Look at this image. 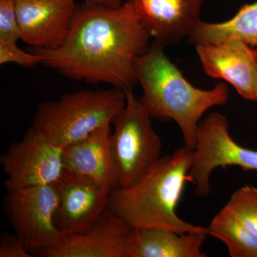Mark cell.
Instances as JSON below:
<instances>
[{
	"label": "cell",
	"instance_id": "1",
	"mask_svg": "<svg viewBox=\"0 0 257 257\" xmlns=\"http://www.w3.org/2000/svg\"><path fill=\"white\" fill-rule=\"evenodd\" d=\"M151 37L135 14L133 0L116 9L84 3L77 5L60 47H32L30 52L67 78L126 92L138 83L135 61L148 49Z\"/></svg>",
	"mask_w": 257,
	"mask_h": 257
},
{
	"label": "cell",
	"instance_id": "2",
	"mask_svg": "<svg viewBox=\"0 0 257 257\" xmlns=\"http://www.w3.org/2000/svg\"><path fill=\"white\" fill-rule=\"evenodd\" d=\"M164 48L154 42L135 61L137 82L143 89L139 99L152 119L175 121L183 135L184 146L194 150L201 118L213 106L226 104L229 88L224 82L211 89L194 87L171 62Z\"/></svg>",
	"mask_w": 257,
	"mask_h": 257
},
{
	"label": "cell",
	"instance_id": "3",
	"mask_svg": "<svg viewBox=\"0 0 257 257\" xmlns=\"http://www.w3.org/2000/svg\"><path fill=\"white\" fill-rule=\"evenodd\" d=\"M194 150L185 146L161 157L136 184L109 194L108 207L134 229H164L179 233H204L207 227L190 224L177 213L194 163Z\"/></svg>",
	"mask_w": 257,
	"mask_h": 257
},
{
	"label": "cell",
	"instance_id": "4",
	"mask_svg": "<svg viewBox=\"0 0 257 257\" xmlns=\"http://www.w3.org/2000/svg\"><path fill=\"white\" fill-rule=\"evenodd\" d=\"M126 92L117 88L80 90L37 106L30 130L66 147L82 141L111 121L126 105Z\"/></svg>",
	"mask_w": 257,
	"mask_h": 257
},
{
	"label": "cell",
	"instance_id": "5",
	"mask_svg": "<svg viewBox=\"0 0 257 257\" xmlns=\"http://www.w3.org/2000/svg\"><path fill=\"white\" fill-rule=\"evenodd\" d=\"M126 105L111 121V155L119 187L136 184L161 159L162 140L152 127V118L133 89L126 91Z\"/></svg>",
	"mask_w": 257,
	"mask_h": 257
},
{
	"label": "cell",
	"instance_id": "6",
	"mask_svg": "<svg viewBox=\"0 0 257 257\" xmlns=\"http://www.w3.org/2000/svg\"><path fill=\"white\" fill-rule=\"evenodd\" d=\"M228 166L257 171V150L236 143L230 135L226 116L212 112L200 121L197 128L194 163L189 173L190 182L195 185L196 194L207 197L211 192L213 171Z\"/></svg>",
	"mask_w": 257,
	"mask_h": 257
},
{
	"label": "cell",
	"instance_id": "7",
	"mask_svg": "<svg viewBox=\"0 0 257 257\" xmlns=\"http://www.w3.org/2000/svg\"><path fill=\"white\" fill-rule=\"evenodd\" d=\"M59 202L55 184L11 191L5 197L8 219L32 255L50 247L62 237L55 221Z\"/></svg>",
	"mask_w": 257,
	"mask_h": 257
},
{
	"label": "cell",
	"instance_id": "8",
	"mask_svg": "<svg viewBox=\"0 0 257 257\" xmlns=\"http://www.w3.org/2000/svg\"><path fill=\"white\" fill-rule=\"evenodd\" d=\"M62 152L63 147L28 128L23 140L11 144L0 157L5 188L11 192L55 183L64 171Z\"/></svg>",
	"mask_w": 257,
	"mask_h": 257
},
{
	"label": "cell",
	"instance_id": "9",
	"mask_svg": "<svg viewBox=\"0 0 257 257\" xmlns=\"http://www.w3.org/2000/svg\"><path fill=\"white\" fill-rule=\"evenodd\" d=\"M137 229L109 207L85 231L64 235L36 256L42 257H134Z\"/></svg>",
	"mask_w": 257,
	"mask_h": 257
},
{
	"label": "cell",
	"instance_id": "10",
	"mask_svg": "<svg viewBox=\"0 0 257 257\" xmlns=\"http://www.w3.org/2000/svg\"><path fill=\"white\" fill-rule=\"evenodd\" d=\"M54 184L60 197L55 225L62 236L85 231L108 208L111 191L90 179L64 169Z\"/></svg>",
	"mask_w": 257,
	"mask_h": 257
},
{
	"label": "cell",
	"instance_id": "11",
	"mask_svg": "<svg viewBox=\"0 0 257 257\" xmlns=\"http://www.w3.org/2000/svg\"><path fill=\"white\" fill-rule=\"evenodd\" d=\"M21 40L32 47L55 49L68 34L76 0H15Z\"/></svg>",
	"mask_w": 257,
	"mask_h": 257
},
{
	"label": "cell",
	"instance_id": "12",
	"mask_svg": "<svg viewBox=\"0 0 257 257\" xmlns=\"http://www.w3.org/2000/svg\"><path fill=\"white\" fill-rule=\"evenodd\" d=\"M209 77L229 82L246 100L257 101V51L239 40L196 45Z\"/></svg>",
	"mask_w": 257,
	"mask_h": 257
},
{
	"label": "cell",
	"instance_id": "13",
	"mask_svg": "<svg viewBox=\"0 0 257 257\" xmlns=\"http://www.w3.org/2000/svg\"><path fill=\"white\" fill-rule=\"evenodd\" d=\"M203 0H133L135 14L155 42L174 45L200 21Z\"/></svg>",
	"mask_w": 257,
	"mask_h": 257
},
{
	"label": "cell",
	"instance_id": "14",
	"mask_svg": "<svg viewBox=\"0 0 257 257\" xmlns=\"http://www.w3.org/2000/svg\"><path fill=\"white\" fill-rule=\"evenodd\" d=\"M111 124L96 128L79 143L64 147V169L111 191L119 187L110 147Z\"/></svg>",
	"mask_w": 257,
	"mask_h": 257
},
{
	"label": "cell",
	"instance_id": "15",
	"mask_svg": "<svg viewBox=\"0 0 257 257\" xmlns=\"http://www.w3.org/2000/svg\"><path fill=\"white\" fill-rule=\"evenodd\" d=\"M208 234L164 229H137L134 257H205Z\"/></svg>",
	"mask_w": 257,
	"mask_h": 257
},
{
	"label": "cell",
	"instance_id": "16",
	"mask_svg": "<svg viewBox=\"0 0 257 257\" xmlns=\"http://www.w3.org/2000/svg\"><path fill=\"white\" fill-rule=\"evenodd\" d=\"M188 37L195 45L239 40L257 51V1L243 5L232 18L224 23H206L201 20Z\"/></svg>",
	"mask_w": 257,
	"mask_h": 257
},
{
	"label": "cell",
	"instance_id": "17",
	"mask_svg": "<svg viewBox=\"0 0 257 257\" xmlns=\"http://www.w3.org/2000/svg\"><path fill=\"white\" fill-rule=\"evenodd\" d=\"M209 235L226 245L231 257H257V235L243 229L224 209L211 219Z\"/></svg>",
	"mask_w": 257,
	"mask_h": 257
},
{
	"label": "cell",
	"instance_id": "18",
	"mask_svg": "<svg viewBox=\"0 0 257 257\" xmlns=\"http://www.w3.org/2000/svg\"><path fill=\"white\" fill-rule=\"evenodd\" d=\"M243 229L257 235V188L245 185L233 193L222 208Z\"/></svg>",
	"mask_w": 257,
	"mask_h": 257
},
{
	"label": "cell",
	"instance_id": "19",
	"mask_svg": "<svg viewBox=\"0 0 257 257\" xmlns=\"http://www.w3.org/2000/svg\"><path fill=\"white\" fill-rule=\"evenodd\" d=\"M21 40L15 0H0V43L17 44Z\"/></svg>",
	"mask_w": 257,
	"mask_h": 257
},
{
	"label": "cell",
	"instance_id": "20",
	"mask_svg": "<svg viewBox=\"0 0 257 257\" xmlns=\"http://www.w3.org/2000/svg\"><path fill=\"white\" fill-rule=\"evenodd\" d=\"M14 63L24 67H32L42 64L41 57L33 52H27L18 44L0 43V64Z\"/></svg>",
	"mask_w": 257,
	"mask_h": 257
},
{
	"label": "cell",
	"instance_id": "21",
	"mask_svg": "<svg viewBox=\"0 0 257 257\" xmlns=\"http://www.w3.org/2000/svg\"><path fill=\"white\" fill-rule=\"evenodd\" d=\"M25 243L17 235L3 233L0 237V257H31Z\"/></svg>",
	"mask_w": 257,
	"mask_h": 257
},
{
	"label": "cell",
	"instance_id": "22",
	"mask_svg": "<svg viewBox=\"0 0 257 257\" xmlns=\"http://www.w3.org/2000/svg\"><path fill=\"white\" fill-rule=\"evenodd\" d=\"M84 3L112 9L119 8L123 4L122 0H84Z\"/></svg>",
	"mask_w": 257,
	"mask_h": 257
}]
</instances>
